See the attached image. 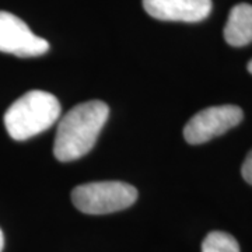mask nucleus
<instances>
[{"label": "nucleus", "mask_w": 252, "mask_h": 252, "mask_svg": "<svg viewBox=\"0 0 252 252\" xmlns=\"http://www.w3.org/2000/svg\"><path fill=\"white\" fill-rule=\"evenodd\" d=\"M202 252H240V245L233 235L212 231L202 243Z\"/></svg>", "instance_id": "obj_8"}, {"label": "nucleus", "mask_w": 252, "mask_h": 252, "mask_svg": "<svg viewBox=\"0 0 252 252\" xmlns=\"http://www.w3.org/2000/svg\"><path fill=\"white\" fill-rule=\"evenodd\" d=\"M241 174H243L244 180L252 185V150L248 153V156L245 157V160H244Z\"/></svg>", "instance_id": "obj_9"}, {"label": "nucleus", "mask_w": 252, "mask_h": 252, "mask_svg": "<svg viewBox=\"0 0 252 252\" xmlns=\"http://www.w3.org/2000/svg\"><path fill=\"white\" fill-rule=\"evenodd\" d=\"M248 72H250L252 74V61L250 63H248Z\"/></svg>", "instance_id": "obj_11"}, {"label": "nucleus", "mask_w": 252, "mask_h": 252, "mask_svg": "<svg viewBox=\"0 0 252 252\" xmlns=\"http://www.w3.org/2000/svg\"><path fill=\"white\" fill-rule=\"evenodd\" d=\"M109 117L108 105L99 99L81 102L61 119L54 154L63 162L74 161L90 152Z\"/></svg>", "instance_id": "obj_1"}, {"label": "nucleus", "mask_w": 252, "mask_h": 252, "mask_svg": "<svg viewBox=\"0 0 252 252\" xmlns=\"http://www.w3.org/2000/svg\"><path fill=\"white\" fill-rule=\"evenodd\" d=\"M48 49V41L35 35L21 18L0 11V52L32 58L44 55Z\"/></svg>", "instance_id": "obj_5"}, {"label": "nucleus", "mask_w": 252, "mask_h": 252, "mask_svg": "<svg viewBox=\"0 0 252 252\" xmlns=\"http://www.w3.org/2000/svg\"><path fill=\"white\" fill-rule=\"evenodd\" d=\"M4 248V235H3V231L0 230V252L3 251Z\"/></svg>", "instance_id": "obj_10"}, {"label": "nucleus", "mask_w": 252, "mask_h": 252, "mask_svg": "<svg viewBox=\"0 0 252 252\" xmlns=\"http://www.w3.org/2000/svg\"><path fill=\"white\" fill-rule=\"evenodd\" d=\"M143 7L157 20L198 23L209 17L212 0H143Z\"/></svg>", "instance_id": "obj_6"}, {"label": "nucleus", "mask_w": 252, "mask_h": 252, "mask_svg": "<svg viewBox=\"0 0 252 252\" xmlns=\"http://www.w3.org/2000/svg\"><path fill=\"white\" fill-rule=\"evenodd\" d=\"M243 117V109L237 105H217L202 109L185 125L184 137L189 144L206 143L238 125Z\"/></svg>", "instance_id": "obj_4"}, {"label": "nucleus", "mask_w": 252, "mask_h": 252, "mask_svg": "<svg viewBox=\"0 0 252 252\" xmlns=\"http://www.w3.org/2000/svg\"><path fill=\"white\" fill-rule=\"evenodd\" d=\"M224 39L231 46H245L252 42V4L234 6L224 27Z\"/></svg>", "instance_id": "obj_7"}, {"label": "nucleus", "mask_w": 252, "mask_h": 252, "mask_svg": "<svg viewBox=\"0 0 252 252\" xmlns=\"http://www.w3.org/2000/svg\"><path fill=\"white\" fill-rule=\"evenodd\" d=\"M137 199L133 185L121 181H99L79 185L72 190L74 206L86 215H109L130 207Z\"/></svg>", "instance_id": "obj_3"}, {"label": "nucleus", "mask_w": 252, "mask_h": 252, "mask_svg": "<svg viewBox=\"0 0 252 252\" xmlns=\"http://www.w3.org/2000/svg\"><path fill=\"white\" fill-rule=\"evenodd\" d=\"M61 115L54 94L31 90L16 99L4 114V126L11 139L23 142L49 129Z\"/></svg>", "instance_id": "obj_2"}]
</instances>
